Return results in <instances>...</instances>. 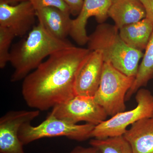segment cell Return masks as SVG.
Segmentation results:
<instances>
[{
    "mask_svg": "<svg viewBox=\"0 0 153 153\" xmlns=\"http://www.w3.org/2000/svg\"><path fill=\"white\" fill-rule=\"evenodd\" d=\"M91 52L73 46L43 61L23 80L22 94L28 106L47 110L76 95V77Z\"/></svg>",
    "mask_w": 153,
    "mask_h": 153,
    "instance_id": "1",
    "label": "cell"
},
{
    "mask_svg": "<svg viewBox=\"0 0 153 153\" xmlns=\"http://www.w3.org/2000/svg\"><path fill=\"white\" fill-rule=\"evenodd\" d=\"M73 46L67 40H61L52 36L38 23L27 38L14 45L10 49L9 62L14 69L11 82L24 79L46 57Z\"/></svg>",
    "mask_w": 153,
    "mask_h": 153,
    "instance_id": "2",
    "label": "cell"
},
{
    "mask_svg": "<svg viewBox=\"0 0 153 153\" xmlns=\"http://www.w3.org/2000/svg\"><path fill=\"white\" fill-rule=\"evenodd\" d=\"M87 44L90 51L101 52L104 62L110 63L128 76L135 77L139 62L144 54L126 44L115 25L100 24L88 36Z\"/></svg>",
    "mask_w": 153,
    "mask_h": 153,
    "instance_id": "3",
    "label": "cell"
},
{
    "mask_svg": "<svg viewBox=\"0 0 153 153\" xmlns=\"http://www.w3.org/2000/svg\"><path fill=\"white\" fill-rule=\"evenodd\" d=\"M134 79L104 62L99 86L94 97L108 115L112 117L125 111L126 95Z\"/></svg>",
    "mask_w": 153,
    "mask_h": 153,
    "instance_id": "4",
    "label": "cell"
},
{
    "mask_svg": "<svg viewBox=\"0 0 153 153\" xmlns=\"http://www.w3.org/2000/svg\"><path fill=\"white\" fill-rule=\"evenodd\" d=\"M95 126L89 123L77 125L57 118L51 114L39 125L34 126L28 123L22 125L19 132V139L23 145L45 137H66L82 141L91 137Z\"/></svg>",
    "mask_w": 153,
    "mask_h": 153,
    "instance_id": "5",
    "label": "cell"
},
{
    "mask_svg": "<svg viewBox=\"0 0 153 153\" xmlns=\"http://www.w3.org/2000/svg\"><path fill=\"white\" fill-rule=\"evenodd\" d=\"M136 93L137 105L135 108L117 114L95 126L91 137L101 139L123 135L128 126L143 118L153 117V95L151 91L141 88Z\"/></svg>",
    "mask_w": 153,
    "mask_h": 153,
    "instance_id": "6",
    "label": "cell"
},
{
    "mask_svg": "<svg viewBox=\"0 0 153 153\" xmlns=\"http://www.w3.org/2000/svg\"><path fill=\"white\" fill-rule=\"evenodd\" d=\"M50 114L69 123L84 121L95 126L106 120L108 116L94 97L79 95L54 107Z\"/></svg>",
    "mask_w": 153,
    "mask_h": 153,
    "instance_id": "7",
    "label": "cell"
},
{
    "mask_svg": "<svg viewBox=\"0 0 153 153\" xmlns=\"http://www.w3.org/2000/svg\"><path fill=\"white\" fill-rule=\"evenodd\" d=\"M40 114V111H11L0 119V153H25L19 138L22 125L31 123Z\"/></svg>",
    "mask_w": 153,
    "mask_h": 153,
    "instance_id": "8",
    "label": "cell"
},
{
    "mask_svg": "<svg viewBox=\"0 0 153 153\" xmlns=\"http://www.w3.org/2000/svg\"><path fill=\"white\" fill-rule=\"evenodd\" d=\"M36 10L29 0L10 4L0 0V26L10 29L16 36H24L33 27Z\"/></svg>",
    "mask_w": 153,
    "mask_h": 153,
    "instance_id": "9",
    "label": "cell"
},
{
    "mask_svg": "<svg viewBox=\"0 0 153 153\" xmlns=\"http://www.w3.org/2000/svg\"><path fill=\"white\" fill-rule=\"evenodd\" d=\"M112 0H84L82 9L76 18L72 20L69 36L78 45L87 44L88 36L86 26L88 19L94 17L100 24L108 17V10Z\"/></svg>",
    "mask_w": 153,
    "mask_h": 153,
    "instance_id": "10",
    "label": "cell"
},
{
    "mask_svg": "<svg viewBox=\"0 0 153 153\" xmlns=\"http://www.w3.org/2000/svg\"><path fill=\"white\" fill-rule=\"evenodd\" d=\"M104 63L101 52H91L76 77V95L94 96L100 83Z\"/></svg>",
    "mask_w": 153,
    "mask_h": 153,
    "instance_id": "11",
    "label": "cell"
},
{
    "mask_svg": "<svg viewBox=\"0 0 153 153\" xmlns=\"http://www.w3.org/2000/svg\"><path fill=\"white\" fill-rule=\"evenodd\" d=\"M39 24L55 38L66 40L71 31L72 20L70 14L53 7H45L36 10Z\"/></svg>",
    "mask_w": 153,
    "mask_h": 153,
    "instance_id": "12",
    "label": "cell"
},
{
    "mask_svg": "<svg viewBox=\"0 0 153 153\" xmlns=\"http://www.w3.org/2000/svg\"><path fill=\"white\" fill-rule=\"evenodd\" d=\"M108 16L119 29L146 18V12L140 0H112Z\"/></svg>",
    "mask_w": 153,
    "mask_h": 153,
    "instance_id": "13",
    "label": "cell"
},
{
    "mask_svg": "<svg viewBox=\"0 0 153 153\" xmlns=\"http://www.w3.org/2000/svg\"><path fill=\"white\" fill-rule=\"evenodd\" d=\"M123 136L133 153H153V117L137 121L127 129Z\"/></svg>",
    "mask_w": 153,
    "mask_h": 153,
    "instance_id": "14",
    "label": "cell"
},
{
    "mask_svg": "<svg viewBox=\"0 0 153 153\" xmlns=\"http://www.w3.org/2000/svg\"><path fill=\"white\" fill-rule=\"evenodd\" d=\"M153 32V24L146 18L119 30L121 38L126 44L142 52L146 49Z\"/></svg>",
    "mask_w": 153,
    "mask_h": 153,
    "instance_id": "15",
    "label": "cell"
},
{
    "mask_svg": "<svg viewBox=\"0 0 153 153\" xmlns=\"http://www.w3.org/2000/svg\"><path fill=\"white\" fill-rule=\"evenodd\" d=\"M145 50L133 83L126 95V101L153 79V32Z\"/></svg>",
    "mask_w": 153,
    "mask_h": 153,
    "instance_id": "16",
    "label": "cell"
},
{
    "mask_svg": "<svg viewBox=\"0 0 153 153\" xmlns=\"http://www.w3.org/2000/svg\"><path fill=\"white\" fill-rule=\"evenodd\" d=\"M89 144L97 148L102 153H133L130 145L123 135L101 139L94 138L91 140Z\"/></svg>",
    "mask_w": 153,
    "mask_h": 153,
    "instance_id": "17",
    "label": "cell"
},
{
    "mask_svg": "<svg viewBox=\"0 0 153 153\" xmlns=\"http://www.w3.org/2000/svg\"><path fill=\"white\" fill-rule=\"evenodd\" d=\"M15 34L8 28L0 26V68H4L9 62L10 47Z\"/></svg>",
    "mask_w": 153,
    "mask_h": 153,
    "instance_id": "18",
    "label": "cell"
},
{
    "mask_svg": "<svg viewBox=\"0 0 153 153\" xmlns=\"http://www.w3.org/2000/svg\"><path fill=\"white\" fill-rule=\"evenodd\" d=\"M36 10L45 7H53L59 9L70 13L68 6L64 0H29Z\"/></svg>",
    "mask_w": 153,
    "mask_h": 153,
    "instance_id": "19",
    "label": "cell"
},
{
    "mask_svg": "<svg viewBox=\"0 0 153 153\" xmlns=\"http://www.w3.org/2000/svg\"><path fill=\"white\" fill-rule=\"evenodd\" d=\"M68 6L71 15L78 16L82 9L84 0H64Z\"/></svg>",
    "mask_w": 153,
    "mask_h": 153,
    "instance_id": "20",
    "label": "cell"
},
{
    "mask_svg": "<svg viewBox=\"0 0 153 153\" xmlns=\"http://www.w3.org/2000/svg\"><path fill=\"white\" fill-rule=\"evenodd\" d=\"M144 7L146 18L153 24V0H140Z\"/></svg>",
    "mask_w": 153,
    "mask_h": 153,
    "instance_id": "21",
    "label": "cell"
},
{
    "mask_svg": "<svg viewBox=\"0 0 153 153\" xmlns=\"http://www.w3.org/2000/svg\"><path fill=\"white\" fill-rule=\"evenodd\" d=\"M69 153H102L99 149L95 147L85 148L78 146L74 148Z\"/></svg>",
    "mask_w": 153,
    "mask_h": 153,
    "instance_id": "22",
    "label": "cell"
},
{
    "mask_svg": "<svg viewBox=\"0 0 153 153\" xmlns=\"http://www.w3.org/2000/svg\"><path fill=\"white\" fill-rule=\"evenodd\" d=\"M4 1L10 4H13L15 3H20L21 2L23 1H27V0H3Z\"/></svg>",
    "mask_w": 153,
    "mask_h": 153,
    "instance_id": "23",
    "label": "cell"
},
{
    "mask_svg": "<svg viewBox=\"0 0 153 153\" xmlns=\"http://www.w3.org/2000/svg\"><path fill=\"white\" fill-rule=\"evenodd\" d=\"M53 153V152H49V153Z\"/></svg>",
    "mask_w": 153,
    "mask_h": 153,
    "instance_id": "24",
    "label": "cell"
}]
</instances>
